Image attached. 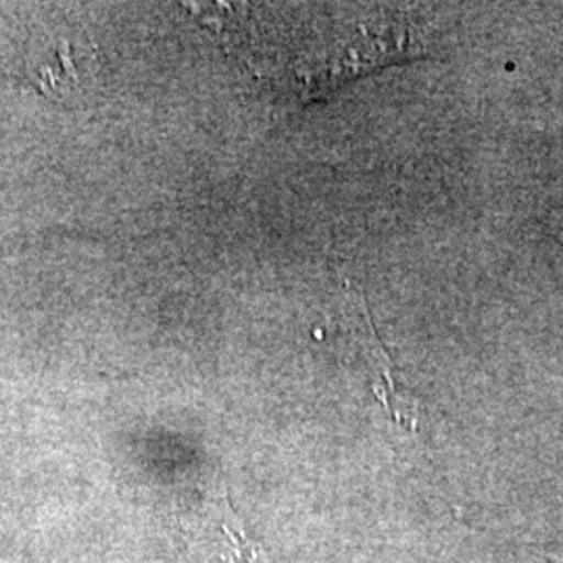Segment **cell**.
Listing matches in <instances>:
<instances>
[{
	"label": "cell",
	"mask_w": 563,
	"mask_h": 563,
	"mask_svg": "<svg viewBox=\"0 0 563 563\" xmlns=\"http://www.w3.org/2000/svg\"><path fill=\"white\" fill-rule=\"evenodd\" d=\"M13 74L48 101L78 102L97 86L99 53L80 30L48 27L25 42Z\"/></svg>",
	"instance_id": "1"
}]
</instances>
